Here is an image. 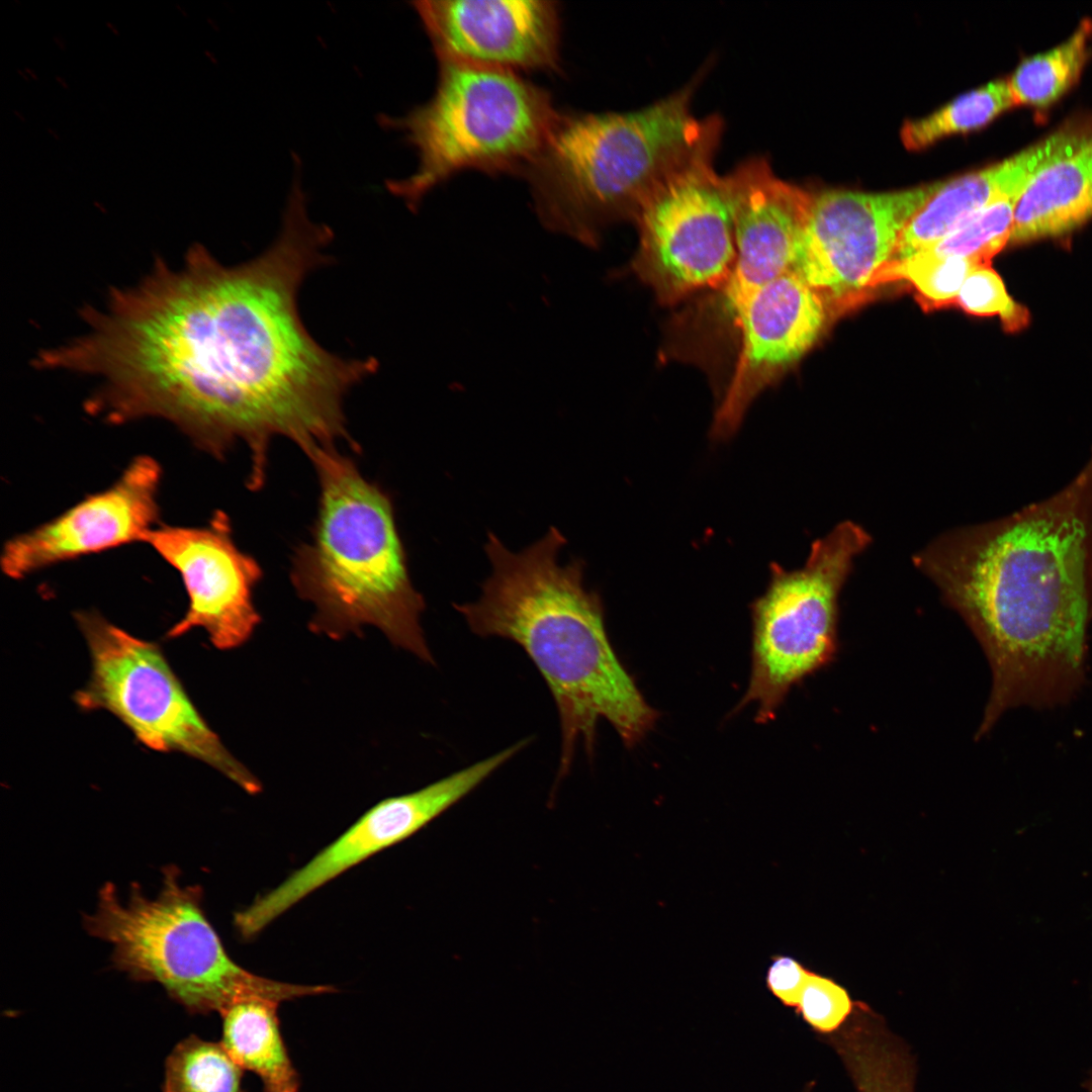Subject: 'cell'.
<instances>
[{"label": "cell", "mask_w": 1092, "mask_h": 1092, "mask_svg": "<svg viewBox=\"0 0 1092 1092\" xmlns=\"http://www.w3.org/2000/svg\"><path fill=\"white\" fill-rule=\"evenodd\" d=\"M332 238L295 189L263 253L224 265L197 244L179 266L158 259L82 312L83 332L57 346L55 365L97 380L85 406L107 423L162 419L216 458L243 442L253 490L265 483L275 437L304 453L339 440L357 448L344 399L378 362L324 348L298 308L306 277L331 261Z\"/></svg>", "instance_id": "cell-1"}, {"label": "cell", "mask_w": 1092, "mask_h": 1092, "mask_svg": "<svg viewBox=\"0 0 1092 1092\" xmlns=\"http://www.w3.org/2000/svg\"><path fill=\"white\" fill-rule=\"evenodd\" d=\"M913 561L990 664L992 688L976 739L1008 709L1053 708L1078 695L1092 623V450L1054 495L942 534Z\"/></svg>", "instance_id": "cell-2"}, {"label": "cell", "mask_w": 1092, "mask_h": 1092, "mask_svg": "<svg viewBox=\"0 0 1092 1092\" xmlns=\"http://www.w3.org/2000/svg\"><path fill=\"white\" fill-rule=\"evenodd\" d=\"M565 544L551 527L516 553L489 533L485 553L491 574L481 596L454 604L474 634L517 643L540 671L559 716V778L571 768L579 742L588 756L594 754L601 719L633 747L658 717L610 642L602 600L583 583V561L559 563Z\"/></svg>", "instance_id": "cell-3"}, {"label": "cell", "mask_w": 1092, "mask_h": 1092, "mask_svg": "<svg viewBox=\"0 0 1092 1092\" xmlns=\"http://www.w3.org/2000/svg\"><path fill=\"white\" fill-rule=\"evenodd\" d=\"M696 85L628 112L561 113L523 173L542 225L597 247L607 225L636 220L672 175L718 148L721 119L692 113Z\"/></svg>", "instance_id": "cell-4"}, {"label": "cell", "mask_w": 1092, "mask_h": 1092, "mask_svg": "<svg viewBox=\"0 0 1092 1092\" xmlns=\"http://www.w3.org/2000/svg\"><path fill=\"white\" fill-rule=\"evenodd\" d=\"M305 454L320 497L311 537L295 549L290 578L314 608L310 630L341 639L373 626L394 646L434 664L421 625L425 601L410 577L389 494L334 445Z\"/></svg>", "instance_id": "cell-5"}, {"label": "cell", "mask_w": 1092, "mask_h": 1092, "mask_svg": "<svg viewBox=\"0 0 1092 1092\" xmlns=\"http://www.w3.org/2000/svg\"><path fill=\"white\" fill-rule=\"evenodd\" d=\"M201 890L179 883L178 870H164L160 894L150 899L138 885L121 901L112 884L99 892L86 916L88 932L112 945L114 966L138 981H153L194 1013H221L253 998L281 1003L334 991L257 976L236 964L207 920Z\"/></svg>", "instance_id": "cell-6"}, {"label": "cell", "mask_w": 1092, "mask_h": 1092, "mask_svg": "<svg viewBox=\"0 0 1092 1092\" xmlns=\"http://www.w3.org/2000/svg\"><path fill=\"white\" fill-rule=\"evenodd\" d=\"M438 61L432 97L395 121L418 167L390 188L411 208L462 171L523 175L561 115L548 91L516 72Z\"/></svg>", "instance_id": "cell-7"}, {"label": "cell", "mask_w": 1092, "mask_h": 1092, "mask_svg": "<svg viewBox=\"0 0 1092 1092\" xmlns=\"http://www.w3.org/2000/svg\"><path fill=\"white\" fill-rule=\"evenodd\" d=\"M871 541L861 526L844 521L814 541L801 568L771 564L768 586L751 608V673L737 711L753 704L756 722L772 720L793 686L833 660L839 593Z\"/></svg>", "instance_id": "cell-8"}, {"label": "cell", "mask_w": 1092, "mask_h": 1092, "mask_svg": "<svg viewBox=\"0 0 1092 1092\" xmlns=\"http://www.w3.org/2000/svg\"><path fill=\"white\" fill-rule=\"evenodd\" d=\"M76 621L88 644L91 673L76 694L86 710H106L151 749L182 752L217 769L249 794L260 781L224 747L188 698L155 643L136 638L97 612Z\"/></svg>", "instance_id": "cell-9"}, {"label": "cell", "mask_w": 1092, "mask_h": 1092, "mask_svg": "<svg viewBox=\"0 0 1092 1092\" xmlns=\"http://www.w3.org/2000/svg\"><path fill=\"white\" fill-rule=\"evenodd\" d=\"M716 150L703 152L672 175L635 220L639 245L633 269L664 304L717 289L732 269L733 208L726 175L714 169Z\"/></svg>", "instance_id": "cell-10"}, {"label": "cell", "mask_w": 1092, "mask_h": 1092, "mask_svg": "<svg viewBox=\"0 0 1092 1092\" xmlns=\"http://www.w3.org/2000/svg\"><path fill=\"white\" fill-rule=\"evenodd\" d=\"M733 208L736 255L726 280L684 315L690 340L711 349L737 341L740 316L766 284L791 271L812 193L776 176L762 157L726 175ZM703 348V349H704Z\"/></svg>", "instance_id": "cell-11"}, {"label": "cell", "mask_w": 1092, "mask_h": 1092, "mask_svg": "<svg viewBox=\"0 0 1092 1092\" xmlns=\"http://www.w3.org/2000/svg\"><path fill=\"white\" fill-rule=\"evenodd\" d=\"M944 181L885 193H812L791 271L824 299L831 318L866 301L870 280L899 236Z\"/></svg>", "instance_id": "cell-12"}, {"label": "cell", "mask_w": 1092, "mask_h": 1092, "mask_svg": "<svg viewBox=\"0 0 1092 1092\" xmlns=\"http://www.w3.org/2000/svg\"><path fill=\"white\" fill-rule=\"evenodd\" d=\"M513 756L506 748L416 792L378 802L305 866L236 913V928L245 938L255 936L320 887L425 827Z\"/></svg>", "instance_id": "cell-13"}, {"label": "cell", "mask_w": 1092, "mask_h": 1092, "mask_svg": "<svg viewBox=\"0 0 1092 1092\" xmlns=\"http://www.w3.org/2000/svg\"><path fill=\"white\" fill-rule=\"evenodd\" d=\"M145 543L179 572L187 592L188 609L169 637L202 628L220 650L240 647L252 637L261 622L253 592L263 571L238 547L225 513L216 511L203 526L161 525Z\"/></svg>", "instance_id": "cell-14"}, {"label": "cell", "mask_w": 1092, "mask_h": 1092, "mask_svg": "<svg viewBox=\"0 0 1092 1092\" xmlns=\"http://www.w3.org/2000/svg\"><path fill=\"white\" fill-rule=\"evenodd\" d=\"M162 467L135 456L109 487L87 495L56 518L10 538L2 572L24 578L52 565L133 542H145L160 518Z\"/></svg>", "instance_id": "cell-15"}, {"label": "cell", "mask_w": 1092, "mask_h": 1092, "mask_svg": "<svg viewBox=\"0 0 1092 1092\" xmlns=\"http://www.w3.org/2000/svg\"><path fill=\"white\" fill-rule=\"evenodd\" d=\"M830 321L822 296L793 271L748 301L738 325L734 370L714 417V439L735 434L757 395L814 346Z\"/></svg>", "instance_id": "cell-16"}, {"label": "cell", "mask_w": 1092, "mask_h": 1092, "mask_svg": "<svg viewBox=\"0 0 1092 1092\" xmlns=\"http://www.w3.org/2000/svg\"><path fill=\"white\" fill-rule=\"evenodd\" d=\"M438 60L513 72L557 71L560 21L549 0H428L414 3Z\"/></svg>", "instance_id": "cell-17"}, {"label": "cell", "mask_w": 1092, "mask_h": 1092, "mask_svg": "<svg viewBox=\"0 0 1092 1092\" xmlns=\"http://www.w3.org/2000/svg\"><path fill=\"white\" fill-rule=\"evenodd\" d=\"M1074 133L1070 127L1057 130L1002 162L944 181L904 228L887 262L905 260L936 244L1002 195H1022Z\"/></svg>", "instance_id": "cell-18"}, {"label": "cell", "mask_w": 1092, "mask_h": 1092, "mask_svg": "<svg viewBox=\"0 0 1092 1092\" xmlns=\"http://www.w3.org/2000/svg\"><path fill=\"white\" fill-rule=\"evenodd\" d=\"M1092 216V130L1078 129L1019 198L1010 244L1061 236Z\"/></svg>", "instance_id": "cell-19"}, {"label": "cell", "mask_w": 1092, "mask_h": 1092, "mask_svg": "<svg viewBox=\"0 0 1092 1092\" xmlns=\"http://www.w3.org/2000/svg\"><path fill=\"white\" fill-rule=\"evenodd\" d=\"M278 1005L253 998L225 1008L221 1044L243 1070L260 1078L265 1092H298L299 1075L281 1034Z\"/></svg>", "instance_id": "cell-20"}, {"label": "cell", "mask_w": 1092, "mask_h": 1092, "mask_svg": "<svg viewBox=\"0 0 1092 1092\" xmlns=\"http://www.w3.org/2000/svg\"><path fill=\"white\" fill-rule=\"evenodd\" d=\"M1091 34L1085 19L1063 43L1025 59L1008 79L1016 105L1044 107L1061 97L1082 72Z\"/></svg>", "instance_id": "cell-21"}, {"label": "cell", "mask_w": 1092, "mask_h": 1092, "mask_svg": "<svg viewBox=\"0 0 1092 1092\" xmlns=\"http://www.w3.org/2000/svg\"><path fill=\"white\" fill-rule=\"evenodd\" d=\"M1014 105L1008 80L993 81L927 116L906 121L901 140L906 149L920 150L944 136L980 128Z\"/></svg>", "instance_id": "cell-22"}, {"label": "cell", "mask_w": 1092, "mask_h": 1092, "mask_svg": "<svg viewBox=\"0 0 1092 1092\" xmlns=\"http://www.w3.org/2000/svg\"><path fill=\"white\" fill-rule=\"evenodd\" d=\"M243 1071L221 1042L191 1035L166 1061L164 1091L244 1092Z\"/></svg>", "instance_id": "cell-23"}, {"label": "cell", "mask_w": 1092, "mask_h": 1092, "mask_svg": "<svg viewBox=\"0 0 1092 1092\" xmlns=\"http://www.w3.org/2000/svg\"><path fill=\"white\" fill-rule=\"evenodd\" d=\"M988 266L968 258H934L917 253L905 260L886 262L873 274L869 287L906 280L914 285L923 308L953 305L966 278Z\"/></svg>", "instance_id": "cell-24"}, {"label": "cell", "mask_w": 1092, "mask_h": 1092, "mask_svg": "<svg viewBox=\"0 0 1092 1092\" xmlns=\"http://www.w3.org/2000/svg\"><path fill=\"white\" fill-rule=\"evenodd\" d=\"M1021 195H1002L947 237L918 252L934 258H968L984 265L1009 243L1016 204Z\"/></svg>", "instance_id": "cell-25"}, {"label": "cell", "mask_w": 1092, "mask_h": 1092, "mask_svg": "<svg viewBox=\"0 0 1092 1092\" xmlns=\"http://www.w3.org/2000/svg\"><path fill=\"white\" fill-rule=\"evenodd\" d=\"M954 304L974 315H998L1006 332H1017L1029 323L1028 309L1008 294L991 265L973 271L963 283Z\"/></svg>", "instance_id": "cell-26"}, {"label": "cell", "mask_w": 1092, "mask_h": 1092, "mask_svg": "<svg viewBox=\"0 0 1092 1092\" xmlns=\"http://www.w3.org/2000/svg\"><path fill=\"white\" fill-rule=\"evenodd\" d=\"M856 1002L834 979L810 970L795 1009L817 1034L825 1036L849 1019Z\"/></svg>", "instance_id": "cell-27"}, {"label": "cell", "mask_w": 1092, "mask_h": 1092, "mask_svg": "<svg viewBox=\"0 0 1092 1092\" xmlns=\"http://www.w3.org/2000/svg\"><path fill=\"white\" fill-rule=\"evenodd\" d=\"M809 972V969L794 958L776 956L766 972V986L785 1006L796 1008Z\"/></svg>", "instance_id": "cell-28"}, {"label": "cell", "mask_w": 1092, "mask_h": 1092, "mask_svg": "<svg viewBox=\"0 0 1092 1092\" xmlns=\"http://www.w3.org/2000/svg\"><path fill=\"white\" fill-rule=\"evenodd\" d=\"M1085 1087L1088 1090V1092H1092V1071H1091L1087 1081L1085 1082Z\"/></svg>", "instance_id": "cell-29"}, {"label": "cell", "mask_w": 1092, "mask_h": 1092, "mask_svg": "<svg viewBox=\"0 0 1092 1092\" xmlns=\"http://www.w3.org/2000/svg\"><path fill=\"white\" fill-rule=\"evenodd\" d=\"M803 1092H811V1090H810V1088L808 1087V1088H807V1089H806L805 1091H803Z\"/></svg>", "instance_id": "cell-30"}]
</instances>
